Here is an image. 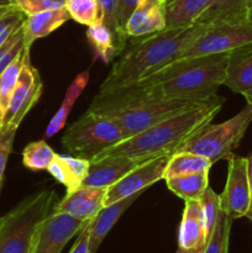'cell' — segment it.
Here are the masks:
<instances>
[{
  "mask_svg": "<svg viewBox=\"0 0 252 253\" xmlns=\"http://www.w3.org/2000/svg\"><path fill=\"white\" fill-rule=\"evenodd\" d=\"M229 53L180 58L135 83L99 90L93 103L165 98L207 100L224 84Z\"/></svg>",
  "mask_w": 252,
  "mask_h": 253,
  "instance_id": "obj_1",
  "label": "cell"
},
{
  "mask_svg": "<svg viewBox=\"0 0 252 253\" xmlns=\"http://www.w3.org/2000/svg\"><path fill=\"white\" fill-rule=\"evenodd\" d=\"M224 99L211 96L199 105L168 118L147 130L126 138L99 156H124L140 163L178 152L193 135L211 123L222 108ZM96 160V158H95Z\"/></svg>",
  "mask_w": 252,
  "mask_h": 253,
  "instance_id": "obj_2",
  "label": "cell"
},
{
  "mask_svg": "<svg viewBox=\"0 0 252 253\" xmlns=\"http://www.w3.org/2000/svg\"><path fill=\"white\" fill-rule=\"evenodd\" d=\"M204 29L205 25L193 24L132 39L130 47L116 61L99 90L127 85L155 73L175 61Z\"/></svg>",
  "mask_w": 252,
  "mask_h": 253,
  "instance_id": "obj_3",
  "label": "cell"
},
{
  "mask_svg": "<svg viewBox=\"0 0 252 253\" xmlns=\"http://www.w3.org/2000/svg\"><path fill=\"white\" fill-rule=\"evenodd\" d=\"M203 101L205 100L165 98L128 99V100L113 101V103L91 101L88 110L109 116L118 121L128 138L147 130L151 126L166 119L172 118L193 106L199 105Z\"/></svg>",
  "mask_w": 252,
  "mask_h": 253,
  "instance_id": "obj_4",
  "label": "cell"
},
{
  "mask_svg": "<svg viewBox=\"0 0 252 253\" xmlns=\"http://www.w3.org/2000/svg\"><path fill=\"white\" fill-rule=\"evenodd\" d=\"M54 189H43L29 195L1 217L0 253H29L39 225L57 204Z\"/></svg>",
  "mask_w": 252,
  "mask_h": 253,
  "instance_id": "obj_5",
  "label": "cell"
},
{
  "mask_svg": "<svg viewBox=\"0 0 252 253\" xmlns=\"http://www.w3.org/2000/svg\"><path fill=\"white\" fill-rule=\"evenodd\" d=\"M126 138L127 135L118 121L86 110L67 127L61 142L71 156L93 161Z\"/></svg>",
  "mask_w": 252,
  "mask_h": 253,
  "instance_id": "obj_6",
  "label": "cell"
},
{
  "mask_svg": "<svg viewBox=\"0 0 252 253\" xmlns=\"http://www.w3.org/2000/svg\"><path fill=\"white\" fill-rule=\"evenodd\" d=\"M252 123V105L246 106L221 124L211 125V123L193 135L178 152H190L203 156L214 163L219 161H229L235 156V150L240 146L250 124Z\"/></svg>",
  "mask_w": 252,
  "mask_h": 253,
  "instance_id": "obj_7",
  "label": "cell"
},
{
  "mask_svg": "<svg viewBox=\"0 0 252 253\" xmlns=\"http://www.w3.org/2000/svg\"><path fill=\"white\" fill-rule=\"evenodd\" d=\"M249 44H252V22L249 19L217 22L205 26L177 59L230 53Z\"/></svg>",
  "mask_w": 252,
  "mask_h": 253,
  "instance_id": "obj_8",
  "label": "cell"
},
{
  "mask_svg": "<svg viewBox=\"0 0 252 253\" xmlns=\"http://www.w3.org/2000/svg\"><path fill=\"white\" fill-rule=\"evenodd\" d=\"M43 83L40 72L30 61V54L25 59L19 81L10 98L9 105L0 120V130H17L25 116L37 104L42 95Z\"/></svg>",
  "mask_w": 252,
  "mask_h": 253,
  "instance_id": "obj_9",
  "label": "cell"
},
{
  "mask_svg": "<svg viewBox=\"0 0 252 253\" xmlns=\"http://www.w3.org/2000/svg\"><path fill=\"white\" fill-rule=\"evenodd\" d=\"M227 162L226 184L220 194L221 210L232 220L247 217L251 210L249 160L234 156Z\"/></svg>",
  "mask_w": 252,
  "mask_h": 253,
  "instance_id": "obj_10",
  "label": "cell"
},
{
  "mask_svg": "<svg viewBox=\"0 0 252 253\" xmlns=\"http://www.w3.org/2000/svg\"><path fill=\"white\" fill-rule=\"evenodd\" d=\"M90 221L52 211L37 227L29 253H61Z\"/></svg>",
  "mask_w": 252,
  "mask_h": 253,
  "instance_id": "obj_11",
  "label": "cell"
},
{
  "mask_svg": "<svg viewBox=\"0 0 252 253\" xmlns=\"http://www.w3.org/2000/svg\"><path fill=\"white\" fill-rule=\"evenodd\" d=\"M170 156H163V157L146 161L130 170L115 184L110 185L105 193V200H104L105 207L131 195L142 194L146 188L163 179V174Z\"/></svg>",
  "mask_w": 252,
  "mask_h": 253,
  "instance_id": "obj_12",
  "label": "cell"
},
{
  "mask_svg": "<svg viewBox=\"0 0 252 253\" xmlns=\"http://www.w3.org/2000/svg\"><path fill=\"white\" fill-rule=\"evenodd\" d=\"M108 188L81 185L67 192L66 195L54 205L53 212H63L83 221H90L105 207V193Z\"/></svg>",
  "mask_w": 252,
  "mask_h": 253,
  "instance_id": "obj_13",
  "label": "cell"
},
{
  "mask_svg": "<svg viewBox=\"0 0 252 253\" xmlns=\"http://www.w3.org/2000/svg\"><path fill=\"white\" fill-rule=\"evenodd\" d=\"M178 232V247L185 253H204L210 235L198 200H185Z\"/></svg>",
  "mask_w": 252,
  "mask_h": 253,
  "instance_id": "obj_14",
  "label": "cell"
},
{
  "mask_svg": "<svg viewBox=\"0 0 252 253\" xmlns=\"http://www.w3.org/2000/svg\"><path fill=\"white\" fill-rule=\"evenodd\" d=\"M167 29L165 0H140L125 26L131 39L147 36Z\"/></svg>",
  "mask_w": 252,
  "mask_h": 253,
  "instance_id": "obj_15",
  "label": "cell"
},
{
  "mask_svg": "<svg viewBox=\"0 0 252 253\" xmlns=\"http://www.w3.org/2000/svg\"><path fill=\"white\" fill-rule=\"evenodd\" d=\"M141 165L138 161L124 156H104L90 161L88 175L82 185L109 188Z\"/></svg>",
  "mask_w": 252,
  "mask_h": 253,
  "instance_id": "obj_16",
  "label": "cell"
},
{
  "mask_svg": "<svg viewBox=\"0 0 252 253\" xmlns=\"http://www.w3.org/2000/svg\"><path fill=\"white\" fill-rule=\"evenodd\" d=\"M222 85L241 95L252 90V44L230 52Z\"/></svg>",
  "mask_w": 252,
  "mask_h": 253,
  "instance_id": "obj_17",
  "label": "cell"
},
{
  "mask_svg": "<svg viewBox=\"0 0 252 253\" xmlns=\"http://www.w3.org/2000/svg\"><path fill=\"white\" fill-rule=\"evenodd\" d=\"M141 194L131 195V197L121 199L119 202L113 203L110 205L104 207L100 211L98 212L95 217L89 224V252L96 253L98 249L100 247L101 242L105 239L106 235L110 232L114 225L116 224L121 215L132 205V203L140 197Z\"/></svg>",
  "mask_w": 252,
  "mask_h": 253,
  "instance_id": "obj_18",
  "label": "cell"
},
{
  "mask_svg": "<svg viewBox=\"0 0 252 253\" xmlns=\"http://www.w3.org/2000/svg\"><path fill=\"white\" fill-rule=\"evenodd\" d=\"M68 20H71V15L67 11L66 7L46 10V11L26 16L24 24H22L25 47L31 48L32 43L36 40L48 36Z\"/></svg>",
  "mask_w": 252,
  "mask_h": 253,
  "instance_id": "obj_19",
  "label": "cell"
},
{
  "mask_svg": "<svg viewBox=\"0 0 252 253\" xmlns=\"http://www.w3.org/2000/svg\"><path fill=\"white\" fill-rule=\"evenodd\" d=\"M90 161L74 156L57 155L53 162L47 168L49 174L63 187L67 192L81 187L88 175Z\"/></svg>",
  "mask_w": 252,
  "mask_h": 253,
  "instance_id": "obj_20",
  "label": "cell"
},
{
  "mask_svg": "<svg viewBox=\"0 0 252 253\" xmlns=\"http://www.w3.org/2000/svg\"><path fill=\"white\" fill-rule=\"evenodd\" d=\"M86 39L93 48L95 58L101 59L104 63L111 62L126 48V39L118 36L103 22L88 26Z\"/></svg>",
  "mask_w": 252,
  "mask_h": 253,
  "instance_id": "obj_21",
  "label": "cell"
},
{
  "mask_svg": "<svg viewBox=\"0 0 252 253\" xmlns=\"http://www.w3.org/2000/svg\"><path fill=\"white\" fill-rule=\"evenodd\" d=\"M252 0H211L194 24L212 25L224 21H239L247 19Z\"/></svg>",
  "mask_w": 252,
  "mask_h": 253,
  "instance_id": "obj_22",
  "label": "cell"
},
{
  "mask_svg": "<svg viewBox=\"0 0 252 253\" xmlns=\"http://www.w3.org/2000/svg\"><path fill=\"white\" fill-rule=\"evenodd\" d=\"M210 1L211 0H165L167 29L193 25Z\"/></svg>",
  "mask_w": 252,
  "mask_h": 253,
  "instance_id": "obj_23",
  "label": "cell"
},
{
  "mask_svg": "<svg viewBox=\"0 0 252 253\" xmlns=\"http://www.w3.org/2000/svg\"><path fill=\"white\" fill-rule=\"evenodd\" d=\"M89 82V72H82L79 73L76 78L73 79V82L71 83V85L68 86L66 91V95H64L63 101H62L61 106L57 110V113L54 114L52 120L49 121V124L47 125L46 131H44V138H51L52 136L56 135L58 131H61L67 123V119H68L69 114H71L72 109H73L74 103L77 101V99L81 96V94L83 93V90L85 89L86 84Z\"/></svg>",
  "mask_w": 252,
  "mask_h": 253,
  "instance_id": "obj_24",
  "label": "cell"
},
{
  "mask_svg": "<svg viewBox=\"0 0 252 253\" xmlns=\"http://www.w3.org/2000/svg\"><path fill=\"white\" fill-rule=\"evenodd\" d=\"M166 184L178 198L185 200H198L209 187V172L167 178Z\"/></svg>",
  "mask_w": 252,
  "mask_h": 253,
  "instance_id": "obj_25",
  "label": "cell"
},
{
  "mask_svg": "<svg viewBox=\"0 0 252 253\" xmlns=\"http://www.w3.org/2000/svg\"><path fill=\"white\" fill-rule=\"evenodd\" d=\"M212 166L214 165L203 156L190 152H175L168 161L163 179L193 174V173L209 172Z\"/></svg>",
  "mask_w": 252,
  "mask_h": 253,
  "instance_id": "obj_26",
  "label": "cell"
},
{
  "mask_svg": "<svg viewBox=\"0 0 252 253\" xmlns=\"http://www.w3.org/2000/svg\"><path fill=\"white\" fill-rule=\"evenodd\" d=\"M29 54L30 48L29 47H24L21 53L11 62V64L0 76V120H1L5 111H6L12 91L16 86L20 73H21V69L24 67L25 59L27 58Z\"/></svg>",
  "mask_w": 252,
  "mask_h": 253,
  "instance_id": "obj_27",
  "label": "cell"
},
{
  "mask_svg": "<svg viewBox=\"0 0 252 253\" xmlns=\"http://www.w3.org/2000/svg\"><path fill=\"white\" fill-rule=\"evenodd\" d=\"M57 153L44 140L30 142L22 151V163L30 170H47Z\"/></svg>",
  "mask_w": 252,
  "mask_h": 253,
  "instance_id": "obj_28",
  "label": "cell"
},
{
  "mask_svg": "<svg viewBox=\"0 0 252 253\" xmlns=\"http://www.w3.org/2000/svg\"><path fill=\"white\" fill-rule=\"evenodd\" d=\"M67 11L71 19L81 25H91L103 22V11L98 0H66Z\"/></svg>",
  "mask_w": 252,
  "mask_h": 253,
  "instance_id": "obj_29",
  "label": "cell"
},
{
  "mask_svg": "<svg viewBox=\"0 0 252 253\" xmlns=\"http://www.w3.org/2000/svg\"><path fill=\"white\" fill-rule=\"evenodd\" d=\"M232 221L234 220L230 219L222 210L220 211L204 253H229L230 231H231Z\"/></svg>",
  "mask_w": 252,
  "mask_h": 253,
  "instance_id": "obj_30",
  "label": "cell"
},
{
  "mask_svg": "<svg viewBox=\"0 0 252 253\" xmlns=\"http://www.w3.org/2000/svg\"><path fill=\"white\" fill-rule=\"evenodd\" d=\"M200 205H202L203 215H204L205 225L209 235H211L214 230L215 224H216L217 216L221 211V205H220V194L215 193L210 187L205 189L202 197L199 198Z\"/></svg>",
  "mask_w": 252,
  "mask_h": 253,
  "instance_id": "obj_31",
  "label": "cell"
},
{
  "mask_svg": "<svg viewBox=\"0 0 252 253\" xmlns=\"http://www.w3.org/2000/svg\"><path fill=\"white\" fill-rule=\"evenodd\" d=\"M25 21V20H24ZM25 47L24 29L22 25L11 35L6 43L0 48V76L11 64V62L19 56Z\"/></svg>",
  "mask_w": 252,
  "mask_h": 253,
  "instance_id": "obj_32",
  "label": "cell"
},
{
  "mask_svg": "<svg viewBox=\"0 0 252 253\" xmlns=\"http://www.w3.org/2000/svg\"><path fill=\"white\" fill-rule=\"evenodd\" d=\"M9 2L26 16L66 6V0H9Z\"/></svg>",
  "mask_w": 252,
  "mask_h": 253,
  "instance_id": "obj_33",
  "label": "cell"
},
{
  "mask_svg": "<svg viewBox=\"0 0 252 253\" xmlns=\"http://www.w3.org/2000/svg\"><path fill=\"white\" fill-rule=\"evenodd\" d=\"M25 17L26 15L16 7L0 17V48L6 43L11 35L24 24Z\"/></svg>",
  "mask_w": 252,
  "mask_h": 253,
  "instance_id": "obj_34",
  "label": "cell"
},
{
  "mask_svg": "<svg viewBox=\"0 0 252 253\" xmlns=\"http://www.w3.org/2000/svg\"><path fill=\"white\" fill-rule=\"evenodd\" d=\"M103 11V24L108 26L118 36L127 40V36L120 27L118 20V11H116V0H98Z\"/></svg>",
  "mask_w": 252,
  "mask_h": 253,
  "instance_id": "obj_35",
  "label": "cell"
},
{
  "mask_svg": "<svg viewBox=\"0 0 252 253\" xmlns=\"http://www.w3.org/2000/svg\"><path fill=\"white\" fill-rule=\"evenodd\" d=\"M16 131L17 130H0V189H1L2 182H4L5 168H6L7 160L12 151Z\"/></svg>",
  "mask_w": 252,
  "mask_h": 253,
  "instance_id": "obj_36",
  "label": "cell"
},
{
  "mask_svg": "<svg viewBox=\"0 0 252 253\" xmlns=\"http://www.w3.org/2000/svg\"><path fill=\"white\" fill-rule=\"evenodd\" d=\"M140 0H116V11H118V20L120 27L125 32L126 22H127L128 17L132 14L133 9L136 7L137 2ZM126 34V32H125Z\"/></svg>",
  "mask_w": 252,
  "mask_h": 253,
  "instance_id": "obj_37",
  "label": "cell"
},
{
  "mask_svg": "<svg viewBox=\"0 0 252 253\" xmlns=\"http://www.w3.org/2000/svg\"><path fill=\"white\" fill-rule=\"evenodd\" d=\"M90 224V222H89ZM89 224L78 234V239L74 242L69 253H88L89 252Z\"/></svg>",
  "mask_w": 252,
  "mask_h": 253,
  "instance_id": "obj_38",
  "label": "cell"
},
{
  "mask_svg": "<svg viewBox=\"0 0 252 253\" xmlns=\"http://www.w3.org/2000/svg\"><path fill=\"white\" fill-rule=\"evenodd\" d=\"M249 160V174H250V184H251V210H250L249 214V219L252 221V153L247 157Z\"/></svg>",
  "mask_w": 252,
  "mask_h": 253,
  "instance_id": "obj_39",
  "label": "cell"
},
{
  "mask_svg": "<svg viewBox=\"0 0 252 253\" xmlns=\"http://www.w3.org/2000/svg\"><path fill=\"white\" fill-rule=\"evenodd\" d=\"M15 6H12L10 2H4V4H0V17L2 16V15H5L6 12H9L10 10L14 9Z\"/></svg>",
  "mask_w": 252,
  "mask_h": 253,
  "instance_id": "obj_40",
  "label": "cell"
},
{
  "mask_svg": "<svg viewBox=\"0 0 252 253\" xmlns=\"http://www.w3.org/2000/svg\"><path fill=\"white\" fill-rule=\"evenodd\" d=\"M244 96H245V99H246L247 103L251 104V105H252V90L250 91V93H247L246 95H244Z\"/></svg>",
  "mask_w": 252,
  "mask_h": 253,
  "instance_id": "obj_41",
  "label": "cell"
},
{
  "mask_svg": "<svg viewBox=\"0 0 252 253\" xmlns=\"http://www.w3.org/2000/svg\"><path fill=\"white\" fill-rule=\"evenodd\" d=\"M247 19L252 22V7L249 10V14H247Z\"/></svg>",
  "mask_w": 252,
  "mask_h": 253,
  "instance_id": "obj_42",
  "label": "cell"
},
{
  "mask_svg": "<svg viewBox=\"0 0 252 253\" xmlns=\"http://www.w3.org/2000/svg\"><path fill=\"white\" fill-rule=\"evenodd\" d=\"M175 253H185V252L183 251L182 249H179V247H178V250H177V251H175Z\"/></svg>",
  "mask_w": 252,
  "mask_h": 253,
  "instance_id": "obj_43",
  "label": "cell"
},
{
  "mask_svg": "<svg viewBox=\"0 0 252 253\" xmlns=\"http://www.w3.org/2000/svg\"><path fill=\"white\" fill-rule=\"evenodd\" d=\"M4 2H9V0H0V4H4Z\"/></svg>",
  "mask_w": 252,
  "mask_h": 253,
  "instance_id": "obj_44",
  "label": "cell"
}]
</instances>
